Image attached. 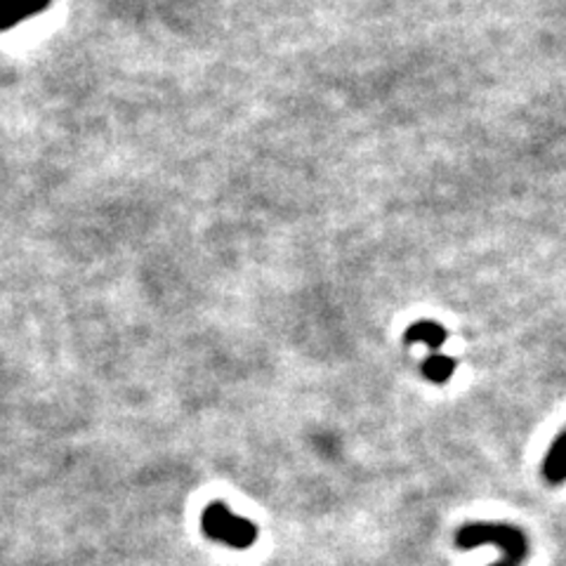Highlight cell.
I'll list each match as a JSON object with an SVG mask.
<instances>
[{
    "label": "cell",
    "instance_id": "1",
    "mask_svg": "<svg viewBox=\"0 0 566 566\" xmlns=\"http://www.w3.org/2000/svg\"><path fill=\"white\" fill-rule=\"evenodd\" d=\"M455 548L473 550L481 545H493L501 550V562L491 566H521L524 559L531 555L529 536L524 533L515 524L503 521H473L463 524V527L453 536Z\"/></svg>",
    "mask_w": 566,
    "mask_h": 566
},
{
    "label": "cell",
    "instance_id": "4",
    "mask_svg": "<svg viewBox=\"0 0 566 566\" xmlns=\"http://www.w3.org/2000/svg\"><path fill=\"white\" fill-rule=\"evenodd\" d=\"M46 5L48 0H0V29H10V26L36 15Z\"/></svg>",
    "mask_w": 566,
    "mask_h": 566
},
{
    "label": "cell",
    "instance_id": "6",
    "mask_svg": "<svg viewBox=\"0 0 566 566\" xmlns=\"http://www.w3.org/2000/svg\"><path fill=\"white\" fill-rule=\"evenodd\" d=\"M455 359L451 356H444V354H430L425 359L423 364V376L430 380V382H437V385H444L453 373H455Z\"/></svg>",
    "mask_w": 566,
    "mask_h": 566
},
{
    "label": "cell",
    "instance_id": "2",
    "mask_svg": "<svg viewBox=\"0 0 566 566\" xmlns=\"http://www.w3.org/2000/svg\"><path fill=\"white\" fill-rule=\"evenodd\" d=\"M205 538L234 550H248L257 541V527L246 517L234 515L225 503H211L201 515Z\"/></svg>",
    "mask_w": 566,
    "mask_h": 566
},
{
    "label": "cell",
    "instance_id": "5",
    "mask_svg": "<svg viewBox=\"0 0 566 566\" xmlns=\"http://www.w3.org/2000/svg\"><path fill=\"white\" fill-rule=\"evenodd\" d=\"M444 340H446V330L441 328L439 324H435V322H418V324H413L406 330V342L408 344L423 342V344H427V348L435 350V352L441 348V344H444Z\"/></svg>",
    "mask_w": 566,
    "mask_h": 566
},
{
    "label": "cell",
    "instance_id": "3",
    "mask_svg": "<svg viewBox=\"0 0 566 566\" xmlns=\"http://www.w3.org/2000/svg\"><path fill=\"white\" fill-rule=\"evenodd\" d=\"M543 479L550 487L566 485V430L552 441L543 458Z\"/></svg>",
    "mask_w": 566,
    "mask_h": 566
}]
</instances>
